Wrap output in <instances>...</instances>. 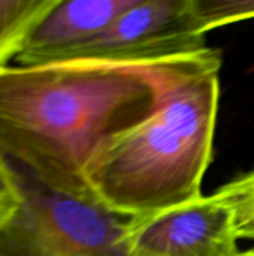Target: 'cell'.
<instances>
[{"mask_svg": "<svg viewBox=\"0 0 254 256\" xmlns=\"http://www.w3.org/2000/svg\"><path fill=\"white\" fill-rule=\"evenodd\" d=\"M220 69L222 52L211 46L0 68V159L54 192L93 200L85 176L105 144L183 84Z\"/></svg>", "mask_w": 254, "mask_h": 256, "instance_id": "6da1fadb", "label": "cell"}, {"mask_svg": "<svg viewBox=\"0 0 254 256\" xmlns=\"http://www.w3.org/2000/svg\"><path fill=\"white\" fill-rule=\"evenodd\" d=\"M205 46V36L195 24L192 0H135L75 58L162 57Z\"/></svg>", "mask_w": 254, "mask_h": 256, "instance_id": "5b68a950", "label": "cell"}, {"mask_svg": "<svg viewBox=\"0 0 254 256\" xmlns=\"http://www.w3.org/2000/svg\"><path fill=\"white\" fill-rule=\"evenodd\" d=\"M219 100V74L192 80L145 120L114 136L87 170L93 200L118 214L139 218L202 196Z\"/></svg>", "mask_w": 254, "mask_h": 256, "instance_id": "7a4b0ae2", "label": "cell"}, {"mask_svg": "<svg viewBox=\"0 0 254 256\" xmlns=\"http://www.w3.org/2000/svg\"><path fill=\"white\" fill-rule=\"evenodd\" d=\"M15 176L21 202L0 222V256H135L127 242L132 218Z\"/></svg>", "mask_w": 254, "mask_h": 256, "instance_id": "3957f363", "label": "cell"}, {"mask_svg": "<svg viewBox=\"0 0 254 256\" xmlns=\"http://www.w3.org/2000/svg\"><path fill=\"white\" fill-rule=\"evenodd\" d=\"M55 0H0V68L16 62Z\"/></svg>", "mask_w": 254, "mask_h": 256, "instance_id": "52a82bcc", "label": "cell"}, {"mask_svg": "<svg viewBox=\"0 0 254 256\" xmlns=\"http://www.w3.org/2000/svg\"><path fill=\"white\" fill-rule=\"evenodd\" d=\"M235 256H254V248L253 249H249V250H244V252H238Z\"/></svg>", "mask_w": 254, "mask_h": 256, "instance_id": "8fae6325", "label": "cell"}, {"mask_svg": "<svg viewBox=\"0 0 254 256\" xmlns=\"http://www.w3.org/2000/svg\"><path fill=\"white\" fill-rule=\"evenodd\" d=\"M127 242L135 256H235L232 212L216 194L132 218Z\"/></svg>", "mask_w": 254, "mask_h": 256, "instance_id": "277c9868", "label": "cell"}, {"mask_svg": "<svg viewBox=\"0 0 254 256\" xmlns=\"http://www.w3.org/2000/svg\"><path fill=\"white\" fill-rule=\"evenodd\" d=\"M232 212L238 240H254V170L214 192Z\"/></svg>", "mask_w": 254, "mask_h": 256, "instance_id": "ba28073f", "label": "cell"}, {"mask_svg": "<svg viewBox=\"0 0 254 256\" xmlns=\"http://www.w3.org/2000/svg\"><path fill=\"white\" fill-rule=\"evenodd\" d=\"M21 202V189L13 170L0 159V216L6 219Z\"/></svg>", "mask_w": 254, "mask_h": 256, "instance_id": "30bf717a", "label": "cell"}, {"mask_svg": "<svg viewBox=\"0 0 254 256\" xmlns=\"http://www.w3.org/2000/svg\"><path fill=\"white\" fill-rule=\"evenodd\" d=\"M135 0H55L16 58L19 64L75 58Z\"/></svg>", "mask_w": 254, "mask_h": 256, "instance_id": "8992f818", "label": "cell"}, {"mask_svg": "<svg viewBox=\"0 0 254 256\" xmlns=\"http://www.w3.org/2000/svg\"><path fill=\"white\" fill-rule=\"evenodd\" d=\"M198 32H208L228 24L254 18V0H192Z\"/></svg>", "mask_w": 254, "mask_h": 256, "instance_id": "9c48e42d", "label": "cell"}, {"mask_svg": "<svg viewBox=\"0 0 254 256\" xmlns=\"http://www.w3.org/2000/svg\"><path fill=\"white\" fill-rule=\"evenodd\" d=\"M1 220H3V219H1V216H0V222H1Z\"/></svg>", "mask_w": 254, "mask_h": 256, "instance_id": "7c38bea8", "label": "cell"}]
</instances>
